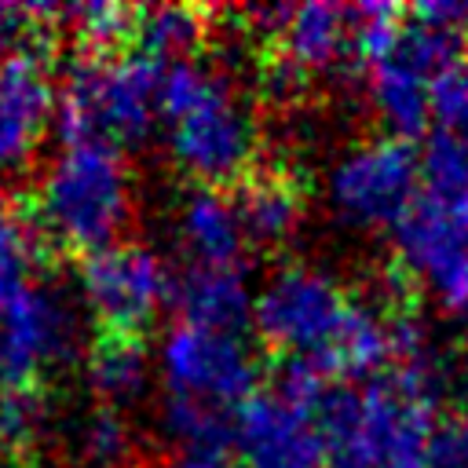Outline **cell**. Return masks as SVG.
Listing matches in <instances>:
<instances>
[{
    "mask_svg": "<svg viewBox=\"0 0 468 468\" xmlns=\"http://www.w3.org/2000/svg\"><path fill=\"white\" fill-rule=\"evenodd\" d=\"M37 230L58 256H91L110 245L132 223V176L117 146L77 143L62 146L33 194H22Z\"/></svg>",
    "mask_w": 468,
    "mask_h": 468,
    "instance_id": "2",
    "label": "cell"
},
{
    "mask_svg": "<svg viewBox=\"0 0 468 468\" xmlns=\"http://www.w3.org/2000/svg\"><path fill=\"white\" fill-rule=\"evenodd\" d=\"M80 292L99 322L110 333H139L146 336L161 303L172 296V282L165 263L135 241L110 245L77 263Z\"/></svg>",
    "mask_w": 468,
    "mask_h": 468,
    "instance_id": "7",
    "label": "cell"
},
{
    "mask_svg": "<svg viewBox=\"0 0 468 468\" xmlns=\"http://www.w3.org/2000/svg\"><path fill=\"white\" fill-rule=\"evenodd\" d=\"M234 208L241 216L245 238L252 245V252H271L278 245H285L307 212V176L296 172V165L285 161H256V168L230 186Z\"/></svg>",
    "mask_w": 468,
    "mask_h": 468,
    "instance_id": "11",
    "label": "cell"
},
{
    "mask_svg": "<svg viewBox=\"0 0 468 468\" xmlns=\"http://www.w3.org/2000/svg\"><path fill=\"white\" fill-rule=\"evenodd\" d=\"M172 468H249L234 442H216V446H183Z\"/></svg>",
    "mask_w": 468,
    "mask_h": 468,
    "instance_id": "22",
    "label": "cell"
},
{
    "mask_svg": "<svg viewBox=\"0 0 468 468\" xmlns=\"http://www.w3.org/2000/svg\"><path fill=\"white\" fill-rule=\"evenodd\" d=\"M161 117L176 165L197 183L230 190L260 161V132L230 80L197 58L168 62L161 77Z\"/></svg>",
    "mask_w": 468,
    "mask_h": 468,
    "instance_id": "1",
    "label": "cell"
},
{
    "mask_svg": "<svg viewBox=\"0 0 468 468\" xmlns=\"http://www.w3.org/2000/svg\"><path fill=\"white\" fill-rule=\"evenodd\" d=\"M347 311L351 292L336 278L311 263H285L252 300V325L274 358H307L325 373Z\"/></svg>",
    "mask_w": 468,
    "mask_h": 468,
    "instance_id": "4",
    "label": "cell"
},
{
    "mask_svg": "<svg viewBox=\"0 0 468 468\" xmlns=\"http://www.w3.org/2000/svg\"><path fill=\"white\" fill-rule=\"evenodd\" d=\"M420 468H468V413L450 410L431 428Z\"/></svg>",
    "mask_w": 468,
    "mask_h": 468,
    "instance_id": "21",
    "label": "cell"
},
{
    "mask_svg": "<svg viewBox=\"0 0 468 468\" xmlns=\"http://www.w3.org/2000/svg\"><path fill=\"white\" fill-rule=\"evenodd\" d=\"M366 80H369L373 110L384 121L388 135L413 143L431 121V80L395 55L373 62Z\"/></svg>",
    "mask_w": 468,
    "mask_h": 468,
    "instance_id": "16",
    "label": "cell"
},
{
    "mask_svg": "<svg viewBox=\"0 0 468 468\" xmlns=\"http://www.w3.org/2000/svg\"><path fill=\"white\" fill-rule=\"evenodd\" d=\"M431 117L439 121V132L468 143V62L431 84Z\"/></svg>",
    "mask_w": 468,
    "mask_h": 468,
    "instance_id": "20",
    "label": "cell"
},
{
    "mask_svg": "<svg viewBox=\"0 0 468 468\" xmlns=\"http://www.w3.org/2000/svg\"><path fill=\"white\" fill-rule=\"evenodd\" d=\"M234 446L249 468H329V446L314 413L271 388L238 410Z\"/></svg>",
    "mask_w": 468,
    "mask_h": 468,
    "instance_id": "9",
    "label": "cell"
},
{
    "mask_svg": "<svg viewBox=\"0 0 468 468\" xmlns=\"http://www.w3.org/2000/svg\"><path fill=\"white\" fill-rule=\"evenodd\" d=\"M461 219H464V230H468V212H464V216H461Z\"/></svg>",
    "mask_w": 468,
    "mask_h": 468,
    "instance_id": "23",
    "label": "cell"
},
{
    "mask_svg": "<svg viewBox=\"0 0 468 468\" xmlns=\"http://www.w3.org/2000/svg\"><path fill=\"white\" fill-rule=\"evenodd\" d=\"M84 369H88V384L102 399V406H113L117 410V406L139 399L146 391V380H150L146 336L99 329L88 340Z\"/></svg>",
    "mask_w": 468,
    "mask_h": 468,
    "instance_id": "15",
    "label": "cell"
},
{
    "mask_svg": "<svg viewBox=\"0 0 468 468\" xmlns=\"http://www.w3.org/2000/svg\"><path fill=\"white\" fill-rule=\"evenodd\" d=\"M179 238H183V249L190 252L194 267L238 271L252 256V245L245 238V227H241L230 190L194 186L179 212Z\"/></svg>",
    "mask_w": 468,
    "mask_h": 468,
    "instance_id": "13",
    "label": "cell"
},
{
    "mask_svg": "<svg viewBox=\"0 0 468 468\" xmlns=\"http://www.w3.org/2000/svg\"><path fill=\"white\" fill-rule=\"evenodd\" d=\"M77 322L69 303L29 285L0 311V384H48V373L73 355Z\"/></svg>",
    "mask_w": 468,
    "mask_h": 468,
    "instance_id": "8",
    "label": "cell"
},
{
    "mask_svg": "<svg viewBox=\"0 0 468 468\" xmlns=\"http://www.w3.org/2000/svg\"><path fill=\"white\" fill-rule=\"evenodd\" d=\"M51 55L26 51L0 62V172L33 157L51 117Z\"/></svg>",
    "mask_w": 468,
    "mask_h": 468,
    "instance_id": "12",
    "label": "cell"
},
{
    "mask_svg": "<svg viewBox=\"0 0 468 468\" xmlns=\"http://www.w3.org/2000/svg\"><path fill=\"white\" fill-rule=\"evenodd\" d=\"M165 66L150 55L117 58H73L58 88V139L124 146L139 143L154 128L161 110Z\"/></svg>",
    "mask_w": 468,
    "mask_h": 468,
    "instance_id": "3",
    "label": "cell"
},
{
    "mask_svg": "<svg viewBox=\"0 0 468 468\" xmlns=\"http://www.w3.org/2000/svg\"><path fill=\"white\" fill-rule=\"evenodd\" d=\"M139 11L124 4H77L58 7V26L66 22L77 58H117L128 55V48L139 37Z\"/></svg>",
    "mask_w": 468,
    "mask_h": 468,
    "instance_id": "18",
    "label": "cell"
},
{
    "mask_svg": "<svg viewBox=\"0 0 468 468\" xmlns=\"http://www.w3.org/2000/svg\"><path fill=\"white\" fill-rule=\"evenodd\" d=\"M263 58L292 69L311 84L322 73L351 77V7L340 4L289 7L278 37L263 48Z\"/></svg>",
    "mask_w": 468,
    "mask_h": 468,
    "instance_id": "10",
    "label": "cell"
},
{
    "mask_svg": "<svg viewBox=\"0 0 468 468\" xmlns=\"http://www.w3.org/2000/svg\"><path fill=\"white\" fill-rule=\"evenodd\" d=\"M420 183V154L410 139L380 135L358 143L340 157L329 176L333 208L355 227L399 223L413 205Z\"/></svg>",
    "mask_w": 468,
    "mask_h": 468,
    "instance_id": "5",
    "label": "cell"
},
{
    "mask_svg": "<svg viewBox=\"0 0 468 468\" xmlns=\"http://www.w3.org/2000/svg\"><path fill=\"white\" fill-rule=\"evenodd\" d=\"M161 369L168 395H183L223 413H238L256 395L260 380V362L241 336H223L183 322L161 347Z\"/></svg>",
    "mask_w": 468,
    "mask_h": 468,
    "instance_id": "6",
    "label": "cell"
},
{
    "mask_svg": "<svg viewBox=\"0 0 468 468\" xmlns=\"http://www.w3.org/2000/svg\"><path fill=\"white\" fill-rule=\"evenodd\" d=\"M55 252L37 230L26 197L0 201V311L33 285V274Z\"/></svg>",
    "mask_w": 468,
    "mask_h": 468,
    "instance_id": "17",
    "label": "cell"
},
{
    "mask_svg": "<svg viewBox=\"0 0 468 468\" xmlns=\"http://www.w3.org/2000/svg\"><path fill=\"white\" fill-rule=\"evenodd\" d=\"M212 11L205 7H179V4H165V7H143L139 11V37L135 48L139 55H150L157 62L172 58H194V51L212 37Z\"/></svg>",
    "mask_w": 468,
    "mask_h": 468,
    "instance_id": "19",
    "label": "cell"
},
{
    "mask_svg": "<svg viewBox=\"0 0 468 468\" xmlns=\"http://www.w3.org/2000/svg\"><path fill=\"white\" fill-rule=\"evenodd\" d=\"M176 311L183 325L241 336L252 325V300L245 292V282L238 271H216V267H186L176 282Z\"/></svg>",
    "mask_w": 468,
    "mask_h": 468,
    "instance_id": "14",
    "label": "cell"
},
{
    "mask_svg": "<svg viewBox=\"0 0 468 468\" xmlns=\"http://www.w3.org/2000/svg\"><path fill=\"white\" fill-rule=\"evenodd\" d=\"M464 322H468V311H464Z\"/></svg>",
    "mask_w": 468,
    "mask_h": 468,
    "instance_id": "24",
    "label": "cell"
}]
</instances>
